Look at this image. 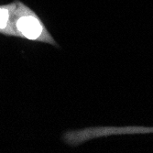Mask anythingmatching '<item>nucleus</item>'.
I'll return each mask as SVG.
<instances>
[{"label": "nucleus", "instance_id": "nucleus-1", "mask_svg": "<svg viewBox=\"0 0 153 153\" xmlns=\"http://www.w3.org/2000/svg\"><path fill=\"white\" fill-rule=\"evenodd\" d=\"M13 27L17 38L59 47L37 12L19 0L14 15Z\"/></svg>", "mask_w": 153, "mask_h": 153}, {"label": "nucleus", "instance_id": "nucleus-3", "mask_svg": "<svg viewBox=\"0 0 153 153\" xmlns=\"http://www.w3.org/2000/svg\"><path fill=\"white\" fill-rule=\"evenodd\" d=\"M18 5V0L0 5V34L7 37H15L13 19Z\"/></svg>", "mask_w": 153, "mask_h": 153}, {"label": "nucleus", "instance_id": "nucleus-2", "mask_svg": "<svg viewBox=\"0 0 153 153\" xmlns=\"http://www.w3.org/2000/svg\"><path fill=\"white\" fill-rule=\"evenodd\" d=\"M153 133V127L126 126V127H93L77 130L65 131L62 136V141L70 147H78L94 138L105 137L115 135H135Z\"/></svg>", "mask_w": 153, "mask_h": 153}]
</instances>
